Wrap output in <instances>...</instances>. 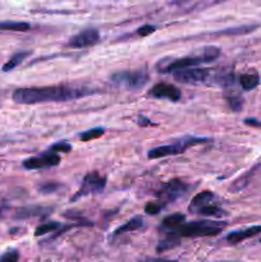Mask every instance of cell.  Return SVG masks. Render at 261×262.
I'll return each instance as SVG.
<instances>
[{"label": "cell", "instance_id": "1", "mask_svg": "<svg viewBox=\"0 0 261 262\" xmlns=\"http://www.w3.org/2000/svg\"><path fill=\"white\" fill-rule=\"evenodd\" d=\"M95 90L84 86L54 84L44 87H23L13 92L12 99L17 104L35 105L44 102H61L83 99L95 94Z\"/></svg>", "mask_w": 261, "mask_h": 262}, {"label": "cell", "instance_id": "2", "mask_svg": "<svg viewBox=\"0 0 261 262\" xmlns=\"http://www.w3.org/2000/svg\"><path fill=\"white\" fill-rule=\"evenodd\" d=\"M219 56V48H216V46H206V48L202 49L199 54L173 59V60L168 61V63L160 61V63L156 66V69L159 71V73H176V72L184 71V69L196 68L200 64L211 63V61L216 60Z\"/></svg>", "mask_w": 261, "mask_h": 262}, {"label": "cell", "instance_id": "3", "mask_svg": "<svg viewBox=\"0 0 261 262\" xmlns=\"http://www.w3.org/2000/svg\"><path fill=\"white\" fill-rule=\"evenodd\" d=\"M227 227L225 222L219 220H194V222L184 223L177 232L166 234L168 237L181 239V238H200V237H214L220 234Z\"/></svg>", "mask_w": 261, "mask_h": 262}, {"label": "cell", "instance_id": "4", "mask_svg": "<svg viewBox=\"0 0 261 262\" xmlns=\"http://www.w3.org/2000/svg\"><path fill=\"white\" fill-rule=\"evenodd\" d=\"M209 141V138L204 137H192V136H187V137L181 138V140L176 141L173 143H168V145H161L158 147H154L151 150H148L147 158L150 160H155V159H164L168 158V156H174L179 155V154L184 152L186 150H188L192 146L201 145V143Z\"/></svg>", "mask_w": 261, "mask_h": 262}, {"label": "cell", "instance_id": "5", "mask_svg": "<svg viewBox=\"0 0 261 262\" xmlns=\"http://www.w3.org/2000/svg\"><path fill=\"white\" fill-rule=\"evenodd\" d=\"M150 76L146 69H135V71H123L114 73L110 77L113 86L123 90L137 91L147 84Z\"/></svg>", "mask_w": 261, "mask_h": 262}, {"label": "cell", "instance_id": "6", "mask_svg": "<svg viewBox=\"0 0 261 262\" xmlns=\"http://www.w3.org/2000/svg\"><path fill=\"white\" fill-rule=\"evenodd\" d=\"M106 177H102L101 174L97 171H92V173L86 174V177L82 181L81 187L78 191L73 194L71 199L72 202H76L78 200L84 199V197L94 196V194H100L106 187Z\"/></svg>", "mask_w": 261, "mask_h": 262}, {"label": "cell", "instance_id": "7", "mask_svg": "<svg viewBox=\"0 0 261 262\" xmlns=\"http://www.w3.org/2000/svg\"><path fill=\"white\" fill-rule=\"evenodd\" d=\"M189 188L191 187L186 182L181 181V179H171L160 189V192L158 193V200L166 205L169 202L181 199L183 194H186L189 191Z\"/></svg>", "mask_w": 261, "mask_h": 262}, {"label": "cell", "instance_id": "8", "mask_svg": "<svg viewBox=\"0 0 261 262\" xmlns=\"http://www.w3.org/2000/svg\"><path fill=\"white\" fill-rule=\"evenodd\" d=\"M61 159L59 154L51 152H44L37 156H31V158L26 159L22 163V166L26 170H38V169H45V168H54L60 164Z\"/></svg>", "mask_w": 261, "mask_h": 262}, {"label": "cell", "instance_id": "9", "mask_svg": "<svg viewBox=\"0 0 261 262\" xmlns=\"http://www.w3.org/2000/svg\"><path fill=\"white\" fill-rule=\"evenodd\" d=\"M100 32L96 28H84V30L79 31L74 36H72L67 42V46L71 49H86L95 46L96 43L100 42Z\"/></svg>", "mask_w": 261, "mask_h": 262}, {"label": "cell", "instance_id": "10", "mask_svg": "<svg viewBox=\"0 0 261 262\" xmlns=\"http://www.w3.org/2000/svg\"><path fill=\"white\" fill-rule=\"evenodd\" d=\"M211 69L209 68H191L173 73L176 81L184 84H202L209 79Z\"/></svg>", "mask_w": 261, "mask_h": 262}, {"label": "cell", "instance_id": "11", "mask_svg": "<svg viewBox=\"0 0 261 262\" xmlns=\"http://www.w3.org/2000/svg\"><path fill=\"white\" fill-rule=\"evenodd\" d=\"M148 95L154 99L159 100H169L171 102H177L181 100L182 92L181 90L173 83H166V82H159L154 84L148 91Z\"/></svg>", "mask_w": 261, "mask_h": 262}, {"label": "cell", "instance_id": "12", "mask_svg": "<svg viewBox=\"0 0 261 262\" xmlns=\"http://www.w3.org/2000/svg\"><path fill=\"white\" fill-rule=\"evenodd\" d=\"M261 233V225H252V227L245 228V229L235 230V232L228 233V235L225 237L229 245H238V243L243 242V241L248 239V238H252L255 235H258Z\"/></svg>", "mask_w": 261, "mask_h": 262}, {"label": "cell", "instance_id": "13", "mask_svg": "<svg viewBox=\"0 0 261 262\" xmlns=\"http://www.w3.org/2000/svg\"><path fill=\"white\" fill-rule=\"evenodd\" d=\"M186 222V215L181 214V212H176V214H171L169 216L164 217L160 224V228L163 232H165V234H171V233L177 232Z\"/></svg>", "mask_w": 261, "mask_h": 262}, {"label": "cell", "instance_id": "14", "mask_svg": "<svg viewBox=\"0 0 261 262\" xmlns=\"http://www.w3.org/2000/svg\"><path fill=\"white\" fill-rule=\"evenodd\" d=\"M53 209H48V207L42 206H26L20 207L17 210L14 215V219L18 220H26L31 219V217H37V216H45V215L50 214Z\"/></svg>", "mask_w": 261, "mask_h": 262}, {"label": "cell", "instance_id": "15", "mask_svg": "<svg viewBox=\"0 0 261 262\" xmlns=\"http://www.w3.org/2000/svg\"><path fill=\"white\" fill-rule=\"evenodd\" d=\"M215 201H216L215 193H212V192L210 191L200 192L199 194H196V196L191 200V204H189V211L196 214L197 210L202 209V207H205L206 205L212 204V202Z\"/></svg>", "mask_w": 261, "mask_h": 262}, {"label": "cell", "instance_id": "16", "mask_svg": "<svg viewBox=\"0 0 261 262\" xmlns=\"http://www.w3.org/2000/svg\"><path fill=\"white\" fill-rule=\"evenodd\" d=\"M143 227V219L141 215H136L133 216L132 219H129L128 222H125L124 224L120 225L118 229L114 230L113 233V238H117L119 235L124 234V233H129V232H135V230L141 229Z\"/></svg>", "mask_w": 261, "mask_h": 262}, {"label": "cell", "instance_id": "17", "mask_svg": "<svg viewBox=\"0 0 261 262\" xmlns=\"http://www.w3.org/2000/svg\"><path fill=\"white\" fill-rule=\"evenodd\" d=\"M30 55H31V51H17V53L13 54V55L10 56L9 60L3 66L2 71L4 72V73L14 71V69L17 68L18 66H20V64L25 61V59L28 58Z\"/></svg>", "mask_w": 261, "mask_h": 262}, {"label": "cell", "instance_id": "18", "mask_svg": "<svg viewBox=\"0 0 261 262\" xmlns=\"http://www.w3.org/2000/svg\"><path fill=\"white\" fill-rule=\"evenodd\" d=\"M240 84L245 91H252L260 84V76L257 73H243L240 76Z\"/></svg>", "mask_w": 261, "mask_h": 262}, {"label": "cell", "instance_id": "19", "mask_svg": "<svg viewBox=\"0 0 261 262\" xmlns=\"http://www.w3.org/2000/svg\"><path fill=\"white\" fill-rule=\"evenodd\" d=\"M31 28V25L20 20H3L0 22V31H14V32H25Z\"/></svg>", "mask_w": 261, "mask_h": 262}, {"label": "cell", "instance_id": "20", "mask_svg": "<svg viewBox=\"0 0 261 262\" xmlns=\"http://www.w3.org/2000/svg\"><path fill=\"white\" fill-rule=\"evenodd\" d=\"M196 214L197 215H202V216L220 217V216H224L227 212H225L224 210H223L222 207L219 206V205H216V202H212V204L206 205V206L202 207V209L197 210Z\"/></svg>", "mask_w": 261, "mask_h": 262}, {"label": "cell", "instance_id": "21", "mask_svg": "<svg viewBox=\"0 0 261 262\" xmlns=\"http://www.w3.org/2000/svg\"><path fill=\"white\" fill-rule=\"evenodd\" d=\"M61 227H63V224L58 222H49L46 224H41L35 229V237H42V235H46L48 233L56 232Z\"/></svg>", "mask_w": 261, "mask_h": 262}, {"label": "cell", "instance_id": "22", "mask_svg": "<svg viewBox=\"0 0 261 262\" xmlns=\"http://www.w3.org/2000/svg\"><path fill=\"white\" fill-rule=\"evenodd\" d=\"M104 133H105V128L96 127V128H91V129L84 130V132H81L78 135V137L82 142H87V141H92V140H96V138H100L101 136H104Z\"/></svg>", "mask_w": 261, "mask_h": 262}, {"label": "cell", "instance_id": "23", "mask_svg": "<svg viewBox=\"0 0 261 262\" xmlns=\"http://www.w3.org/2000/svg\"><path fill=\"white\" fill-rule=\"evenodd\" d=\"M225 100H227L228 105H229V107L233 110V112H241V110H242L243 99L240 96V95L233 94L230 95V96L225 97Z\"/></svg>", "mask_w": 261, "mask_h": 262}, {"label": "cell", "instance_id": "24", "mask_svg": "<svg viewBox=\"0 0 261 262\" xmlns=\"http://www.w3.org/2000/svg\"><path fill=\"white\" fill-rule=\"evenodd\" d=\"M166 205L163 204L161 201H153L148 202L147 205L145 206V212L147 215H158L159 212H161V210L165 209Z\"/></svg>", "mask_w": 261, "mask_h": 262}, {"label": "cell", "instance_id": "25", "mask_svg": "<svg viewBox=\"0 0 261 262\" xmlns=\"http://www.w3.org/2000/svg\"><path fill=\"white\" fill-rule=\"evenodd\" d=\"M60 188V184L55 183V182H48V183H42L37 187L38 192L42 194H51L56 192Z\"/></svg>", "mask_w": 261, "mask_h": 262}, {"label": "cell", "instance_id": "26", "mask_svg": "<svg viewBox=\"0 0 261 262\" xmlns=\"http://www.w3.org/2000/svg\"><path fill=\"white\" fill-rule=\"evenodd\" d=\"M19 261V252L17 250H8L0 255V262H18Z\"/></svg>", "mask_w": 261, "mask_h": 262}, {"label": "cell", "instance_id": "27", "mask_svg": "<svg viewBox=\"0 0 261 262\" xmlns=\"http://www.w3.org/2000/svg\"><path fill=\"white\" fill-rule=\"evenodd\" d=\"M49 151H51V152H55V154L71 152L72 145L68 142H55L50 148H49Z\"/></svg>", "mask_w": 261, "mask_h": 262}, {"label": "cell", "instance_id": "28", "mask_svg": "<svg viewBox=\"0 0 261 262\" xmlns=\"http://www.w3.org/2000/svg\"><path fill=\"white\" fill-rule=\"evenodd\" d=\"M156 31V27L153 25H145L141 26V27L137 28V35L141 36V37H146V36L151 35Z\"/></svg>", "mask_w": 261, "mask_h": 262}, {"label": "cell", "instance_id": "29", "mask_svg": "<svg viewBox=\"0 0 261 262\" xmlns=\"http://www.w3.org/2000/svg\"><path fill=\"white\" fill-rule=\"evenodd\" d=\"M137 123L140 125H142V127H146V125H151V124H153V122H151L150 119H147V118H146V117H143L142 114L138 115Z\"/></svg>", "mask_w": 261, "mask_h": 262}, {"label": "cell", "instance_id": "30", "mask_svg": "<svg viewBox=\"0 0 261 262\" xmlns=\"http://www.w3.org/2000/svg\"><path fill=\"white\" fill-rule=\"evenodd\" d=\"M245 124L251 125V127H261V122L255 119V118H247V119H245Z\"/></svg>", "mask_w": 261, "mask_h": 262}, {"label": "cell", "instance_id": "31", "mask_svg": "<svg viewBox=\"0 0 261 262\" xmlns=\"http://www.w3.org/2000/svg\"><path fill=\"white\" fill-rule=\"evenodd\" d=\"M161 262H177V261H161Z\"/></svg>", "mask_w": 261, "mask_h": 262}, {"label": "cell", "instance_id": "32", "mask_svg": "<svg viewBox=\"0 0 261 262\" xmlns=\"http://www.w3.org/2000/svg\"><path fill=\"white\" fill-rule=\"evenodd\" d=\"M260 242H261V239H260Z\"/></svg>", "mask_w": 261, "mask_h": 262}]
</instances>
